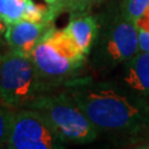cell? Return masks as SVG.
I'll return each instance as SVG.
<instances>
[{
    "label": "cell",
    "instance_id": "1",
    "mask_svg": "<svg viewBox=\"0 0 149 149\" xmlns=\"http://www.w3.org/2000/svg\"><path fill=\"white\" fill-rule=\"evenodd\" d=\"M63 91L98 132L130 137L149 135V103L123 84L75 77L64 84Z\"/></svg>",
    "mask_w": 149,
    "mask_h": 149
},
{
    "label": "cell",
    "instance_id": "2",
    "mask_svg": "<svg viewBox=\"0 0 149 149\" xmlns=\"http://www.w3.org/2000/svg\"><path fill=\"white\" fill-rule=\"evenodd\" d=\"M31 58L41 80L50 91L52 86L75 79L85 64L86 55L63 29L51 28L38 43Z\"/></svg>",
    "mask_w": 149,
    "mask_h": 149
},
{
    "label": "cell",
    "instance_id": "3",
    "mask_svg": "<svg viewBox=\"0 0 149 149\" xmlns=\"http://www.w3.org/2000/svg\"><path fill=\"white\" fill-rule=\"evenodd\" d=\"M139 51L138 24L122 11H111L100 18V31L92 49L90 62L97 71H106L124 64Z\"/></svg>",
    "mask_w": 149,
    "mask_h": 149
},
{
    "label": "cell",
    "instance_id": "4",
    "mask_svg": "<svg viewBox=\"0 0 149 149\" xmlns=\"http://www.w3.org/2000/svg\"><path fill=\"white\" fill-rule=\"evenodd\" d=\"M26 107L41 113L68 143L88 144L100 134L80 106L63 90L45 91Z\"/></svg>",
    "mask_w": 149,
    "mask_h": 149
},
{
    "label": "cell",
    "instance_id": "5",
    "mask_svg": "<svg viewBox=\"0 0 149 149\" xmlns=\"http://www.w3.org/2000/svg\"><path fill=\"white\" fill-rule=\"evenodd\" d=\"M45 91L31 56L13 50L0 56V104L17 111Z\"/></svg>",
    "mask_w": 149,
    "mask_h": 149
},
{
    "label": "cell",
    "instance_id": "6",
    "mask_svg": "<svg viewBox=\"0 0 149 149\" xmlns=\"http://www.w3.org/2000/svg\"><path fill=\"white\" fill-rule=\"evenodd\" d=\"M68 141L41 113L32 108L13 112L7 141L8 149H61Z\"/></svg>",
    "mask_w": 149,
    "mask_h": 149
},
{
    "label": "cell",
    "instance_id": "7",
    "mask_svg": "<svg viewBox=\"0 0 149 149\" xmlns=\"http://www.w3.org/2000/svg\"><path fill=\"white\" fill-rule=\"evenodd\" d=\"M51 29V21L20 20L6 26L5 39L10 50L31 56L38 43Z\"/></svg>",
    "mask_w": 149,
    "mask_h": 149
},
{
    "label": "cell",
    "instance_id": "8",
    "mask_svg": "<svg viewBox=\"0 0 149 149\" xmlns=\"http://www.w3.org/2000/svg\"><path fill=\"white\" fill-rule=\"evenodd\" d=\"M73 42L88 56L100 31V18L90 13L72 15L68 26L63 29Z\"/></svg>",
    "mask_w": 149,
    "mask_h": 149
},
{
    "label": "cell",
    "instance_id": "9",
    "mask_svg": "<svg viewBox=\"0 0 149 149\" xmlns=\"http://www.w3.org/2000/svg\"><path fill=\"white\" fill-rule=\"evenodd\" d=\"M123 85L144 97H149V53L138 51L124 63Z\"/></svg>",
    "mask_w": 149,
    "mask_h": 149
},
{
    "label": "cell",
    "instance_id": "10",
    "mask_svg": "<svg viewBox=\"0 0 149 149\" xmlns=\"http://www.w3.org/2000/svg\"><path fill=\"white\" fill-rule=\"evenodd\" d=\"M28 0H0V21L5 26L23 20Z\"/></svg>",
    "mask_w": 149,
    "mask_h": 149
},
{
    "label": "cell",
    "instance_id": "11",
    "mask_svg": "<svg viewBox=\"0 0 149 149\" xmlns=\"http://www.w3.org/2000/svg\"><path fill=\"white\" fill-rule=\"evenodd\" d=\"M119 9L127 19L138 22L149 9V0H123Z\"/></svg>",
    "mask_w": 149,
    "mask_h": 149
},
{
    "label": "cell",
    "instance_id": "12",
    "mask_svg": "<svg viewBox=\"0 0 149 149\" xmlns=\"http://www.w3.org/2000/svg\"><path fill=\"white\" fill-rule=\"evenodd\" d=\"M103 1L104 0H60L54 6L58 11H60V9H66L72 12V15H79L88 12L92 8Z\"/></svg>",
    "mask_w": 149,
    "mask_h": 149
},
{
    "label": "cell",
    "instance_id": "13",
    "mask_svg": "<svg viewBox=\"0 0 149 149\" xmlns=\"http://www.w3.org/2000/svg\"><path fill=\"white\" fill-rule=\"evenodd\" d=\"M13 112L15 111L0 104V148L7 147Z\"/></svg>",
    "mask_w": 149,
    "mask_h": 149
},
{
    "label": "cell",
    "instance_id": "14",
    "mask_svg": "<svg viewBox=\"0 0 149 149\" xmlns=\"http://www.w3.org/2000/svg\"><path fill=\"white\" fill-rule=\"evenodd\" d=\"M138 43L139 51L149 53V31L138 26Z\"/></svg>",
    "mask_w": 149,
    "mask_h": 149
},
{
    "label": "cell",
    "instance_id": "15",
    "mask_svg": "<svg viewBox=\"0 0 149 149\" xmlns=\"http://www.w3.org/2000/svg\"><path fill=\"white\" fill-rule=\"evenodd\" d=\"M44 1H45V3H48L49 6H52V5L58 3L60 0H44Z\"/></svg>",
    "mask_w": 149,
    "mask_h": 149
}]
</instances>
